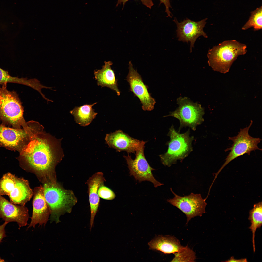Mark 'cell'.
Instances as JSON below:
<instances>
[{
  "label": "cell",
  "mask_w": 262,
  "mask_h": 262,
  "mask_svg": "<svg viewBox=\"0 0 262 262\" xmlns=\"http://www.w3.org/2000/svg\"><path fill=\"white\" fill-rule=\"evenodd\" d=\"M132 0H118L116 6L117 7L119 5L122 4L123 5V8L125 4L127 1ZM139 0L141 1L143 5L150 9H151L152 7L154 5V3L152 0Z\"/></svg>",
  "instance_id": "26"
},
{
  "label": "cell",
  "mask_w": 262,
  "mask_h": 262,
  "mask_svg": "<svg viewBox=\"0 0 262 262\" xmlns=\"http://www.w3.org/2000/svg\"><path fill=\"white\" fill-rule=\"evenodd\" d=\"M24 108L16 92L7 90V84L0 87V121L2 124L13 128H23L28 132L31 131L23 117Z\"/></svg>",
  "instance_id": "2"
},
{
  "label": "cell",
  "mask_w": 262,
  "mask_h": 262,
  "mask_svg": "<svg viewBox=\"0 0 262 262\" xmlns=\"http://www.w3.org/2000/svg\"><path fill=\"white\" fill-rule=\"evenodd\" d=\"M150 249L159 251L165 254H174L183 248L180 241L170 235H159L148 243Z\"/></svg>",
  "instance_id": "18"
},
{
  "label": "cell",
  "mask_w": 262,
  "mask_h": 262,
  "mask_svg": "<svg viewBox=\"0 0 262 262\" xmlns=\"http://www.w3.org/2000/svg\"><path fill=\"white\" fill-rule=\"evenodd\" d=\"M98 194L99 197L107 200H112L114 199L116 195L114 192L104 184L101 185L98 191Z\"/></svg>",
  "instance_id": "25"
},
{
  "label": "cell",
  "mask_w": 262,
  "mask_h": 262,
  "mask_svg": "<svg viewBox=\"0 0 262 262\" xmlns=\"http://www.w3.org/2000/svg\"><path fill=\"white\" fill-rule=\"evenodd\" d=\"M160 0V4L163 3L165 6V12L167 15V16L171 17L172 14L170 10V8H171L170 3V0Z\"/></svg>",
  "instance_id": "27"
},
{
  "label": "cell",
  "mask_w": 262,
  "mask_h": 262,
  "mask_svg": "<svg viewBox=\"0 0 262 262\" xmlns=\"http://www.w3.org/2000/svg\"><path fill=\"white\" fill-rule=\"evenodd\" d=\"M8 223L7 222L5 221L2 224L0 225V243L3 238L6 237L5 228Z\"/></svg>",
  "instance_id": "28"
},
{
  "label": "cell",
  "mask_w": 262,
  "mask_h": 262,
  "mask_svg": "<svg viewBox=\"0 0 262 262\" xmlns=\"http://www.w3.org/2000/svg\"><path fill=\"white\" fill-rule=\"evenodd\" d=\"M97 103L92 104H85L75 107L70 111L74 116L76 123L83 126L90 124L95 117L97 113L95 112L92 106Z\"/></svg>",
  "instance_id": "20"
},
{
  "label": "cell",
  "mask_w": 262,
  "mask_h": 262,
  "mask_svg": "<svg viewBox=\"0 0 262 262\" xmlns=\"http://www.w3.org/2000/svg\"><path fill=\"white\" fill-rule=\"evenodd\" d=\"M247 47L235 40L225 41L208 51L209 65L215 71L228 72L233 63L239 56L245 54Z\"/></svg>",
  "instance_id": "4"
},
{
  "label": "cell",
  "mask_w": 262,
  "mask_h": 262,
  "mask_svg": "<svg viewBox=\"0 0 262 262\" xmlns=\"http://www.w3.org/2000/svg\"><path fill=\"white\" fill-rule=\"evenodd\" d=\"M178 107L165 117L172 116L178 119L180 125L178 131L183 127H189L193 131L203 122L204 109L200 104L194 103L189 98L180 97L177 100Z\"/></svg>",
  "instance_id": "8"
},
{
  "label": "cell",
  "mask_w": 262,
  "mask_h": 262,
  "mask_svg": "<svg viewBox=\"0 0 262 262\" xmlns=\"http://www.w3.org/2000/svg\"><path fill=\"white\" fill-rule=\"evenodd\" d=\"M171 262H195L196 257L195 252L188 246L183 247L180 251L175 253Z\"/></svg>",
  "instance_id": "24"
},
{
  "label": "cell",
  "mask_w": 262,
  "mask_h": 262,
  "mask_svg": "<svg viewBox=\"0 0 262 262\" xmlns=\"http://www.w3.org/2000/svg\"><path fill=\"white\" fill-rule=\"evenodd\" d=\"M42 186L50 210V221L59 223L61 215L71 212L77 202V199L72 191L65 189L57 182L44 183Z\"/></svg>",
  "instance_id": "3"
},
{
  "label": "cell",
  "mask_w": 262,
  "mask_h": 262,
  "mask_svg": "<svg viewBox=\"0 0 262 262\" xmlns=\"http://www.w3.org/2000/svg\"><path fill=\"white\" fill-rule=\"evenodd\" d=\"M129 70L127 80L129 84L131 91L139 99L143 110L150 111L153 110L155 103L154 99L148 92L141 76L133 68L131 61L129 62Z\"/></svg>",
  "instance_id": "13"
},
{
  "label": "cell",
  "mask_w": 262,
  "mask_h": 262,
  "mask_svg": "<svg viewBox=\"0 0 262 262\" xmlns=\"http://www.w3.org/2000/svg\"><path fill=\"white\" fill-rule=\"evenodd\" d=\"M106 180L103 173L98 172L93 174L88 179L86 182L90 211V229L94 223L95 216L99 206L100 199L98 194L99 187L104 184Z\"/></svg>",
  "instance_id": "17"
},
{
  "label": "cell",
  "mask_w": 262,
  "mask_h": 262,
  "mask_svg": "<svg viewBox=\"0 0 262 262\" xmlns=\"http://www.w3.org/2000/svg\"><path fill=\"white\" fill-rule=\"evenodd\" d=\"M171 190L174 197L167 201L185 215L187 217L186 224L192 218L197 216H201L205 213L207 204L205 199L202 198L201 194L192 193L188 195L182 196L176 194L171 188Z\"/></svg>",
  "instance_id": "10"
},
{
  "label": "cell",
  "mask_w": 262,
  "mask_h": 262,
  "mask_svg": "<svg viewBox=\"0 0 262 262\" xmlns=\"http://www.w3.org/2000/svg\"><path fill=\"white\" fill-rule=\"evenodd\" d=\"M34 130L29 141L20 153L21 167L36 176L42 184L56 183L55 168L61 159L55 144L45 134Z\"/></svg>",
  "instance_id": "1"
},
{
  "label": "cell",
  "mask_w": 262,
  "mask_h": 262,
  "mask_svg": "<svg viewBox=\"0 0 262 262\" xmlns=\"http://www.w3.org/2000/svg\"><path fill=\"white\" fill-rule=\"evenodd\" d=\"M30 134L23 129H17L0 124V146L20 152L29 141Z\"/></svg>",
  "instance_id": "12"
},
{
  "label": "cell",
  "mask_w": 262,
  "mask_h": 262,
  "mask_svg": "<svg viewBox=\"0 0 262 262\" xmlns=\"http://www.w3.org/2000/svg\"><path fill=\"white\" fill-rule=\"evenodd\" d=\"M262 204L261 202L254 204L253 208L249 212L248 219L250 221L251 225L249 228L252 233V243L254 252L255 251V233L257 229L262 225Z\"/></svg>",
  "instance_id": "21"
},
{
  "label": "cell",
  "mask_w": 262,
  "mask_h": 262,
  "mask_svg": "<svg viewBox=\"0 0 262 262\" xmlns=\"http://www.w3.org/2000/svg\"><path fill=\"white\" fill-rule=\"evenodd\" d=\"M105 140L109 147L117 151L135 153L140 146L141 141L132 137L121 130L106 134Z\"/></svg>",
  "instance_id": "16"
},
{
  "label": "cell",
  "mask_w": 262,
  "mask_h": 262,
  "mask_svg": "<svg viewBox=\"0 0 262 262\" xmlns=\"http://www.w3.org/2000/svg\"><path fill=\"white\" fill-rule=\"evenodd\" d=\"M12 83L23 84L30 87L35 90L39 86V82L36 79H28L27 78H19L11 76L7 71L0 68V85Z\"/></svg>",
  "instance_id": "22"
},
{
  "label": "cell",
  "mask_w": 262,
  "mask_h": 262,
  "mask_svg": "<svg viewBox=\"0 0 262 262\" xmlns=\"http://www.w3.org/2000/svg\"><path fill=\"white\" fill-rule=\"evenodd\" d=\"M29 217L28 210L25 205L14 204L0 194V218L8 223L16 222L20 229L27 225Z\"/></svg>",
  "instance_id": "14"
},
{
  "label": "cell",
  "mask_w": 262,
  "mask_h": 262,
  "mask_svg": "<svg viewBox=\"0 0 262 262\" xmlns=\"http://www.w3.org/2000/svg\"><path fill=\"white\" fill-rule=\"evenodd\" d=\"M112 64L111 61H105L101 69L94 70L95 78L97 80L98 85L110 88L119 96L120 92L118 88L114 72L111 68Z\"/></svg>",
  "instance_id": "19"
},
{
  "label": "cell",
  "mask_w": 262,
  "mask_h": 262,
  "mask_svg": "<svg viewBox=\"0 0 262 262\" xmlns=\"http://www.w3.org/2000/svg\"><path fill=\"white\" fill-rule=\"evenodd\" d=\"M147 141L142 140L141 143L136 150L135 157L133 160L128 154L123 155L129 170L130 176H132L139 182L145 181L152 182L156 188L163 185L157 180L152 173L155 169L151 167L146 160L144 154L145 145Z\"/></svg>",
  "instance_id": "9"
},
{
  "label": "cell",
  "mask_w": 262,
  "mask_h": 262,
  "mask_svg": "<svg viewBox=\"0 0 262 262\" xmlns=\"http://www.w3.org/2000/svg\"><path fill=\"white\" fill-rule=\"evenodd\" d=\"M207 18L198 21H195L186 18L183 21L179 22L175 17L173 20L176 25L177 36L179 41L190 42V50L192 51L195 42L199 36L208 37L204 31L203 28L206 24Z\"/></svg>",
  "instance_id": "11"
},
{
  "label": "cell",
  "mask_w": 262,
  "mask_h": 262,
  "mask_svg": "<svg viewBox=\"0 0 262 262\" xmlns=\"http://www.w3.org/2000/svg\"><path fill=\"white\" fill-rule=\"evenodd\" d=\"M0 194L8 195L14 204L24 206L32 197L33 190L27 180L8 172L0 179Z\"/></svg>",
  "instance_id": "6"
},
{
  "label": "cell",
  "mask_w": 262,
  "mask_h": 262,
  "mask_svg": "<svg viewBox=\"0 0 262 262\" xmlns=\"http://www.w3.org/2000/svg\"><path fill=\"white\" fill-rule=\"evenodd\" d=\"M252 123L251 121L248 126L240 129L237 135L228 137V139L232 141L233 143L231 147L225 150V152L229 151L230 152L224 164L216 174L214 180L222 169L235 159L245 154L250 155L253 151L262 150L258 146L261 139L259 138L253 137L249 134V131Z\"/></svg>",
  "instance_id": "7"
},
{
  "label": "cell",
  "mask_w": 262,
  "mask_h": 262,
  "mask_svg": "<svg viewBox=\"0 0 262 262\" xmlns=\"http://www.w3.org/2000/svg\"><path fill=\"white\" fill-rule=\"evenodd\" d=\"M262 8L261 6L251 12V15L249 20L242 27V30H246L251 28H253L255 31L262 29Z\"/></svg>",
  "instance_id": "23"
},
{
  "label": "cell",
  "mask_w": 262,
  "mask_h": 262,
  "mask_svg": "<svg viewBox=\"0 0 262 262\" xmlns=\"http://www.w3.org/2000/svg\"><path fill=\"white\" fill-rule=\"evenodd\" d=\"M33 210L30 223L28 228L34 227L38 224L45 225L48 220L50 211L44 195L42 185L35 187L33 190Z\"/></svg>",
  "instance_id": "15"
},
{
  "label": "cell",
  "mask_w": 262,
  "mask_h": 262,
  "mask_svg": "<svg viewBox=\"0 0 262 262\" xmlns=\"http://www.w3.org/2000/svg\"><path fill=\"white\" fill-rule=\"evenodd\" d=\"M224 262H247L248 261L247 259L246 258L237 259H234L233 257L232 256L231 257L230 259Z\"/></svg>",
  "instance_id": "29"
},
{
  "label": "cell",
  "mask_w": 262,
  "mask_h": 262,
  "mask_svg": "<svg viewBox=\"0 0 262 262\" xmlns=\"http://www.w3.org/2000/svg\"><path fill=\"white\" fill-rule=\"evenodd\" d=\"M189 129L185 132L180 133L177 131L172 125L169 129L167 136L170 140L166 143L168 146L167 151L159 156L163 164L170 166L178 160L182 161L193 151L192 143L193 136H190Z\"/></svg>",
  "instance_id": "5"
}]
</instances>
